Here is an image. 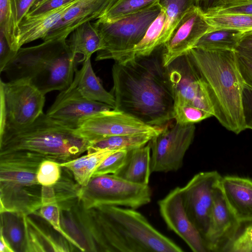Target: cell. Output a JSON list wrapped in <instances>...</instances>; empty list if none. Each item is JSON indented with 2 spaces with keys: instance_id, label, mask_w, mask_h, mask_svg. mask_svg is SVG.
I'll list each match as a JSON object with an SVG mask.
<instances>
[{
  "instance_id": "6da1fadb",
  "label": "cell",
  "mask_w": 252,
  "mask_h": 252,
  "mask_svg": "<svg viewBox=\"0 0 252 252\" xmlns=\"http://www.w3.org/2000/svg\"><path fill=\"white\" fill-rule=\"evenodd\" d=\"M112 75L114 109L154 126L174 119V98L162 62V46L149 56L115 62Z\"/></svg>"
},
{
  "instance_id": "7a4b0ae2",
  "label": "cell",
  "mask_w": 252,
  "mask_h": 252,
  "mask_svg": "<svg viewBox=\"0 0 252 252\" xmlns=\"http://www.w3.org/2000/svg\"><path fill=\"white\" fill-rule=\"evenodd\" d=\"M187 53L206 86L214 117L236 134L247 129L243 105L245 82L237 51L195 47Z\"/></svg>"
},
{
  "instance_id": "3957f363",
  "label": "cell",
  "mask_w": 252,
  "mask_h": 252,
  "mask_svg": "<svg viewBox=\"0 0 252 252\" xmlns=\"http://www.w3.org/2000/svg\"><path fill=\"white\" fill-rule=\"evenodd\" d=\"M93 209V231L99 251L182 252L135 209L104 205Z\"/></svg>"
},
{
  "instance_id": "277c9868",
  "label": "cell",
  "mask_w": 252,
  "mask_h": 252,
  "mask_svg": "<svg viewBox=\"0 0 252 252\" xmlns=\"http://www.w3.org/2000/svg\"><path fill=\"white\" fill-rule=\"evenodd\" d=\"M82 62L81 57L72 53L66 39H56L20 48L2 72L9 81L28 80L45 95L68 87Z\"/></svg>"
},
{
  "instance_id": "5b68a950",
  "label": "cell",
  "mask_w": 252,
  "mask_h": 252,
  "mask_svg": "<svg viewBox=\"0 0 252 252\" xmlns=\"http://www.w3.org/2000/svg\"><path fill=\"white\" fill-rule=\"evenodd\" d=\"M90 145L75 129L44 113L26 127L0 134V154L22 151L59 163L79 157Z\"/></svg>"
},
{
  "instance_id": "8992f818",
  "label": "cell",
  "mask_w": 252,
  "mask_h": 252,
  "mask_svg": "<svg viewBox=\"0 0 252 252\" xmlns=\"http://www.w3.org/2000/svg\"><path fill=\"white\" fill-rule=\"evenodd\" d=\"M43 158L22 151L0 154V205L14 212L38 208L42 186L37 174Z\"/></svg>"
},
{
  "instance_id": "52a82bcc",
  "label": "cell",
  "mask_w": 252,
  "mask_h": 252,
  "mask_svg": "<svg viewBox=\"0 0 252 252\" xmlns=\"http://www.w3.org/2000/svg\"><path fill=\"white\" fill-rule=\"evenodd\" d=\"M160 11L158 1L113 22L97 19L93 24L101 38L103 48L97 52L95 60L123 63L134 58V47L143 38Z\"/></svg>"
},
{
  "instance_id": "ba28073f",
  "label": "cell",
  "mask_w": 252,
  "mask_h": 252,
  "mask_svg": "<svg viewBox=\"0 0 252 252\" xmlns=\"http://www.w3.org/2000/svg\"><path fill=\"white\" fill-rule=\"evenodd\" d=\"M0 88V134L26 127L43 113L45 95L30 81L1 80Z\"/></svg>"
},
{
  "instance_id": "9c48e42d",
  "label": "cell",
  "mask_w": 252,
  "mask_h": 252,
  "mask_svg": "<svg viewBox=\"0 0 252 252\" xmlns=\"http://www.w3.org/2000/svg\"><path fill=\"white\" fill-rule=\"evenodd\" d=\"M152 195L149 185L132 183L109 174L93 176L87 186H82L80 202L86 210L104 205L136 209L149 204Z\"/></svg>"
},
{
  "instance_id": "30bf717a",
  "label": "cell",
  "mask_w": 252,
  "mask_h": 252,
  "mask_svg": "<svg viewBox=\"0 0 252 252\" xmlns=\"http://www.w3.org/2000/svg\"><path fill=\"white\" fill-rule=\"evenodd\" d=\"M195 131L194 125H182L176 122L162 128L148 143L151 148L152 173L176 171L180 169L193 140Z\"/></svg>"
},
{
  "instance_id": "8fae6325",
  "label": "cell",
  "mask_w": 252,
  "mask_h": 252,
  "mask_svg": "<svg viewBox=\"0 0 252 252\" xmlns=\"http://www.w3.org/2000/svg\"><path fill=\"white\" fill-rule=\"evenodd\" d=\"M174 106L190 105L214 116L206 86L188 53L166 66Z\"/></svg>"
},
{
  "instance_id": "7c38bea8",
  "label": "cell",
  "mask_w": 252,
  "mask_h": 252,
  "mask_svg": "<svg viewBox=\"0 0 252 252\" xmlns=\"http://www.w3.org/2000/svg\"><path fill=\"white\" fill-rule=\"evenodd\" d=\"M221 177L216 171L201 172L180 187L186 212L204 240L209 227L215 189Z\"/></svg>"
},
{
  "instance_id": "4fadbf2b",
  "label": "cell",
  "mask_w": 252,
  "mask_h": 252,
  "mask_svg": "<svg viewBox=\"0 0 252 252\" xmlns=\"http://www.w3.org/2000/svg\"><path fill=\"white\" fill-rule=\"evenodd\" d=\"M162 128L149 126L125 112L112 109L84 119L76 131L91 143L119 135L146 133L158 134Z\"/></svg>"
},
{
  "instance_id": "5bb4252c",
  "label": "cell",
  "mask_w": 252,
  "mask_h": 252,
  "mask_svg": "<svg viewBox=\"0 0 252 252\" xmlns=\"http://www.w3.org/2000/svg\"><path fill=\"white\" fill-rule=\"evenodd\" d=\"M212 31V28L205 20L201 10L195 5H192L162 46L164 66L194 48L204 34Z\"/></svg>"
},
{
  "instance_id": "9a60e30c",
  "label": "cell",
  "mask_w": 252,
  "mask_h": 252,
  "mask_svg": "<svg viewBox=\"0 0 252 252\" xmlns=\"http://www.w3.org/2000/svg\"><path fill=\"white\" fill-rule=\"evenodd\" d=\"M114 108L107 104L89 100L81 95L73 81L61 91L47 115L58 123L76 129L85 118L97 112Z\"/></svg>"
},
{
  "instance_id": "2e32d148",
  "label": "cell",
  "mask_w": 252,
  "mask_h": 252,
  "mask_svg": "<svg viewBox=\"0 0 252 252\" xmlns=\"http://www.w3.org/2000/svg\"><path fill=\"white\" fill-rule=\"evenodd\" d=\"M160 214L168 228L194 252H207L204 237L192 222L184 207L180 187L171 190L158 201Z\"/></svg>"
},
{
  "instance_id": "e0dca14e",
  "label": "cell",
  "mask_w": 252,
  "mask_h": 252,
  "mask_svg": "<svg viewBox=\"0 0 252 252\" xmlns=\"http://www.w3.org/2000/svg\"><path fill=\"white\" fill-rule=\"evenodd\" d=\"M241 224L227 202L220 183L215 189L209 227L205 237L208 252H225Z\"/></svg>"
},
{
  "instance_id": "ac0fdd59",
  "label": "cell",
  "mask_w": 252,
  "mask_h": 252,
  "mask_svg": "<svg viewBox=\"0 0 252 252\" xmlns=\"http://www.w3.org/2000/svg\"><path fill=\"white\" fill-rule=\"evenodd\" d=\"M116 0H78L42 39L64 38L83 24L101 18Z\"/></svg>"
},
{
  "instance_id": "d6986e66",
  "label": "cell",
  "mask_w": 252,
  "mask_h": 252,
  "mask_svg": "<svg viewBox=\"0 0 252 252\" xmlns=\"http://www.w3.org/2000/svg\"><path fill=\"white\" fill-rule=\"evenodd\" d=\"M220 187L239 221L241 223L252 221V179L226 176L221 177Z\"/></svg>"
},
{
  "instance_id": "ffe728a7",
  "label": "cell",
  "mask_w": 252,
  "mask_h": 252,
  "mask_svg": "<svg viewBox=\"0 0 252 252\" xmlns=\"http://www.w3.org/2000/svg\"><path fill=\"white\" fill-rule=\"evenodd\" d=\"M77 0L42 14L26 16L18 25L19 48L39 38L42 39Z\"/></svg>"
},
{
  "instance_id": "44dd1931",
  "label": "cell",
  "mask_w": 252,
  "mask_h": 252,
  "mask_svg": "<svg viewBox=\"0 0 252 252\" xmlns=\"http://www.w3.org/2000/svg\"><path fill=\"white\" fill-rule=\"evenodd\" d=\"M151 169V148L148 144L128 151L125 163L115 174L128 182L149 185Z\"/></svg>"
},
{
  "instance_id": "7402d4cb",
  "label": "cell",
  "mask_w": 252,
  "mask_h": 252,
  "mask_svg": "<svg viewBox=\"0 0 252 252\" xmlns=\"http://www.w3.org/2000/svg\"><path fill=\"white\" fill-rule=\"evenodd\" d=\"M73 81L80 93L86 98L107 104L114 108V97L101 84L93 70L91 59L84 61L80 69H76Z\"/></svg>"
},
{
  "instance_id": "603a6c76",
  "label": "cell",
  "mask_w": 252,
  "mask_h": 252,
  "mask_svg": "<svg viewBox=\"0 0 252 252\" xmlns=\"http://www.w3.org/2000/svg\"><path fill=\"white\" fill-rule=\"evenodd\" d=\"M71 33L67 44L74 55L82 58L83 63L103 48L101 38L91 22L83 24Z\"/></svg>"
},
{
  "instance_id": "cb8c5ba5",
  "label": "cell",
  "mask_w": 252,
  "mask_h": 252,
  "mask_svg": "<svg viewBox=\"0 0 252 252\" xmlns=\"http://www.w3.org/2000/svg\"><path fill=\"white\" fill-rule=\"evenodd\" d=\"M157 135L146 133L109 136L91 143L87 152L90 154L103 150L129 151L147 145Z\"/></svg>"
},
{
  "instance_id": "d4e9b609",
  "label": "cell",
  "mask_w": 252,
  "mask_h": 252,
  "mask_svg": "<svg viewBox=\"0 0 252 252\" xmlns=\"http://www.w3.org/2000/svg\"><path fill=\"white\" fill-rule=\"evenodd\" d=\"M115 151L100 150L87 154L71 161L60 163L70 170L77 183L82 187L87 185L95 170L103 160Z\"/></svg>"
},
{
  "instance_id": "484cf974",
  "label": "cell",
  "mask_w": 252,
  "mask_h": 252,
  "mask_svg": "<svg viewBox=\"0 0 252 252\" xmlns=\"http://www.w3.org/2000/svg\"><path fill=\"white\" fill-rule=\"evenodd\" d=\"M60 211L53 187L42 186L40 216L46 220L71 245L81 251L79 245L63 228L60 219Z\"/></svg>"
},
{
  "instance_id": "4316f807",
  "label": "cell",
  "mask_w": 252,
  "mask_h": 252,
  "mask_svg": "<svg viewBox=\"0 0 252 252\" xmlns=\"http://www.w3.org/2000/svg\"><path fill=\"white\" fill-rule=\"evenodd\" d=\"M243 32L229 29L213 30L204 34L194 48L237 50Z\"/></svg>"
},
{
  "instance_id": "83f0119b",
  "label": "cell",
  "mask_w": 252,
  "mask_h": 252,
  "mask_svg": "<svg viewBox=\"0 0 252 252\" xmlns=\"http://www.w3.org/2000/svg\"><path fill=\"white\" fill-rule=\"evenodd\" d=\"M158 3L165 10L166 18L160 38L162 46L169 39L186 12L193 5L195 0H159Z\"/></svg>"
},
{
  "instance_id": "f1b7e54d",
  "label": "cell",
  "mask_w": 252,
  "mask_h": 252,
  "mask_svg": "<svg viewBox=\"0 0 252 252\" xmlns=\"http://www.w3.org/2000/svg\"><path fill=\"white\" fill-rule=\"evenodd\" d=\"M64 168L63 174L53 187L55 195L61 211H68L77 203L80 202V193L82 186L70 177L67 173V169Z\"/></svg>"
},
{
  "instance_id": "f546056e",
  "label": "cell",
  "mask_w": 252,
  "mask_h": 252,
  "mask_svg": "<svg viewBox=\"0 0 252 252\" xmlns=\"http://www.w3.org/2000/svg\"><path fill=\"white\" fill-rule=\"evenodd\" d=\"M0 32L3 34L10 48L17 52L20 48L15 0H0Z\"/></svg>"
},
{
  "instance_id": "4dcf8cb0",
  "label": "cell",
  "mask_w": 252,
  "mask_h": 252,
  "mask_svg": "<svg viewBox=\"0 0 252 252\" xmlns=\"http://www.w3.org/2000/svg\"><path fill=\"white\" fill-rule=\"evenodd\" d=\"M165 18V10L161 7L159 14L150 25L143 38L134 47L132 50L134 58L149 56L161 46L159 41Z\"/></svg>"
},
{
  "instance_id": "1f68e13d",
  "label": "cell",
  "mask_w": 252,
  "mask_h": 252,
  "mask_svg": "<svg viewBox=\"0 0 252 252\" xmlns=\"http://www.w3.org/2000/svg\"><path fill=\"white\" fill-rule=\"evenodd\" d=\"M203 16L212 31L229 29L243 32L252 31V15L246 14L206 15Z\"/></svg>"
},
{
  "instance_id": "d6a6232c",
  "label": "cell",
  "mask_w": 252,
  "mask_h": 252,
  "mask_svg": "<svg viewBox=\"0 0 252 252\" xmlns=\"http://www.w3.org/2000/svg\"><path fill=\"white\" fill-rule=\"evenodd\" d=\"M159 0H116L99 19L113 22L137 12L158 1Z\"/></svg>"
},
{
  "instance_id": "836d02e7",
  "label": "cell",
  "mask_w": 252,
  "mask_h": 252,
  "mask_svg": "<svg viewBox=\"0 0 252 252\" xmlns=\"http://www.w3.org/2000/svg\"><path fill=\"white\" fill-rule=\"evenodd\" d=\"M174 119L182 125H194L212 117L210 113L190 105L174 106Z\"/></svg>"
},
{
  "instance_id": "e575fe53",
  "label": "cell",
  "mask_w": 252,
  "mask_h": 252,
  "mask_svg": "<svg viewBox=\"0 0 252 252\" xmlns=\"http://www.w3.org/2000/svg\"><path fill=\"white\" fill-rule=\"evenodd\" d=\"M8 220L6 217H3L1 215L0 230L5 238H8V239H6L13 249L14 247L17 249V251H20V249L21 251H23V248L25 249L26 247V242H24V240L25 241V239H24V233H23L24 230H22L18 222L13 220H11L10 221Z\"/></svg>"
},
{
  "instance_id": "d590c367",
  "label": "cell",
  "mask_w": 252,
  "mask_h": 252,
  "mask_svg": "<svg viewBox=\"0 0 252 252\" xmlns=\"http://www.w3.org/2000/svg\"><path fill=\"white\" fill-rule=\"evenodd\" d=\"M60 163L49 159L43 160L38 170L37 178L42 186L53 187L60 179L62 174Z\"/></svg>"
},
{
  "instance_id": "8d00e7d4",
  "label": "cell",
  "mask_w": 252,
  "mask_h": 252,
  "mask_svg": "<svg viewBox=\"0 0 252 252\" xmlns=\"http://www.w3.org/2000/svg\"><path fill=\"white\" fill-rule=\"evenodd\" d=\"M128 151H115L109 155L98 166L93 176L117 173L124 165L126 160Z\"/></svg>"
},
{
  "instance_id": "74e56055",
  "label": "cell",
  "mask_w": 252,
  "mask_h": 252,
  "mask_svg": "<svg viewBox=\"0 0 252 252\" xmlns=\"http://www.w3.org/2000/svg\"><path fill=\"white\" fill-rule=\"evenodd\" d=\"M206 15L246 14L252 15V0L226 1L205 12Z\"/></svg>"
},
{
  "instance_id": "f35d334b",
  "label": "cell",
  "mask_w": 252,
  "mask_h": 252,
  "mask_svg": "<svg viewBox=\"0 0 252 252\" xmlns=\"http://www.w3.org/2000/svg\"><path fill=\"white\" fill-rule=\"evenodd\" d=\"M239 232L225 252H252V221Z\"/></svg>"
},
{
  "instance_id": "ab89813d",
  "label": "cell",
  "mask_w": 252,
  "mask_h": 252,
  "mask_svg": "<svg viewBox=\"0 0 252 252\" xmlns=\"http://www.w3.org/2000/svg\"><path fill=\"white\" fill-rule=\"evenodd\" d=\"M17 52L14 51L10 48L3 34L0 32V72L3 71L5 66L14 58Z\"/></svg>"
},
{
  "instance_id": "60d3db41",
  "label": "cell",
  "mask_w": 252,
  "mask_h": 252,
  "mask_svg": "<svg viewBox=\"0 0 252 252\" xmlns=\"http://www.w3.org/2000/svg\"><path fill=\"white\" fill-rule=\"evenodd\" d=\"M76 0H46L36 8L29 11L26 16H34L42 14L62 7Z\"/></svg>"
},
{
  "instance_id": "b9f144b4",
  "label": "cell",
  "mask_w": 252,
  "mask_h": 252,
  "mask_svg": "<svg viewBox=\"0 0 252 252\" xmlns=\"http://www.w3.org/2000/svg\"><path fill=\"white\" fill-rule=\"evenodd\" d=\"M243 105L247 128L252 130V89L245 84Z\"/></svg>"
},
{
  "instance_id": "7bdbcfd3",
  "label": "cell",
  "mask_w": 252,
  "mask_h": 252,
  "mask_svg": "<svg viewBox=\"0 0 252 252\" xmlns=\"http://www.w3.org/2000/svg\"><path fill=\"white\" fill-rule=\"evenodd\" d=\"M238 56L239 67L245 84L252 89V63L242 57L239 54Z\"/></svg>"
},
{
  "instance_id": "ee69618b",
  "label": "cell",
  "mask_w": 252,
  "mask_h": 252,
  "mask_svg": "<svg viewBox=\"0 0 252 252\" xmlns=\"http://www.w3.org/2000/svg\"><path fill=\"white\" fill-rule=\"evenodd\" d=\"M35 0H15L18 25L27 15Z\"/></svg>"
},
{
  "instance_id": "f6af8a7d",
  "label": "cell",
  "mask_w": 252,
  "mask_h": 252,
  "mask_svg": "<svg viewBox=\"0 0 252 252\" xmlns=\"http://www.w3.org/2000/svg\"><path fill=\"white\" fill-rule=\"evenodd\" d=\"M237 51L252 52V31L243 32Z\"/></svg>"
},
{
  "instance_id": "bcb514c9",
  "label": "cell",
  "mask_w": 252,
  "mask_h": 252,
  "mask_svg": "<svg viewBox=\"0 0 252 252\" xmlns=\"http://www.w3.org/2000/svg\"><path fill=\"white\" fill-rule=\"evenodd\" d=\"M223 0H195V5L202 12L213 9L220 5Z\"/></svg>"
},
{
  "instance_id": "7dc6e473",
  "label": "cell",
  "mask_w": 252,
  "mask_h": 252,
  "mask_svg": "<svg viewBox=\"0 0 252 252\" xmlns=\"http://www.w3.org/2000/svg\"><path fill=\"white\" fill-rule=\"evenodd\" d=\"M0 252H14L8 241L6 239L2 232L0 230Z\"/></svg>"
},
{
  "instance_id": "c3c4849f",
  "label": "cell",
  "mask_w": 252,
  "mask_h": 252,
  "mask_svg": "<svg viewBox=\"0 0 252 252\" xmlns=\"http://www.w3.org/2000/svg\"><path fill=\"white\" fill-rule=\"evenodd\" d=\"M238 51L239 55L244 59L252 63V52L248 51Z\"/></svg>"
},
{
  "instance_id": "681fc988",
  "label": "cell",
  "mask_w": 252,
  "mask_h": 252,
  "mask_svg": "<svg viewBox=\"0 0 252 252\" xmlns=\"http://www.w3.org/2000/svg\"><path fill=\"white\" fill-rule=\"evenodd\" d=\"M45 0H36L30 10L36 8Z\"/></svg>"
},
{
  "instance_id": "f907efd6",
  "label": "cell",
  "mask_w": 252,
  "mask_h": 252,
  "mask_svg": "<svg viewBox=\"0 0 252 252\" xmlns=\"http://www.w3.org/2000/svg\"><path fill=\"white\" fill-rule=\"evenodd\" d=\"M239 0H223L222 4L223 2H226V1H239Z\"/></svg>"
}]
</instances>
